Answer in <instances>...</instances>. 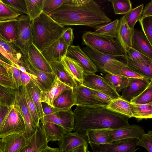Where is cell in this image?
Instances as JSON below:
<instances>
[{"mask_svg":"<svg viewBox=\"0 0 152 152\" xmlns=\"http://www.w3.org/2000/svg\"><path fill=\"white\" fill-rule=\"evenodd\" d=\"M16 100L15 89L0 86V105L12 107Z\"/></svg>","mask_w":152,"mask_h":152,"instance_id":"74e56055","label":"cell"},{"mask_svg":"<svg viewBox=\"0 0 152 152\" xmlns=\"http://www.w3.org/2000/svg\"><path fill=\"white\" fill-rule=\"evenodd\" d=\"M53 73L62 82L73 88L78 84L66 69L61 62H53L50 63Z\"/></svg>","mask_w":152,"mask_h":152,"instance_id":"f1b7e54d","label":"cell"},{"mask_svg":"<svg viewBox=\"0 0 152 152\" xmlns=\"http://www.w3.org/2000/svg\"><path fill=\"white\" fill-rule=\"evenodd\" d=\"M48 142L41 122L35 134L28 139L27 145L20 152H39L48 146Z\"/></svg>","mask_w":152,"mask_h":152,"instance_id":"ffe728a7","label":"cell"},{"mask_svg":"<svg viewBox=\"0 0 152 152\" xmlns=\"http://www.w3.org/2000/svg\"><path fill=\"white\" fill-rule=\"evenodd\" d=\"M132 104L134 118L138 121L152 118V102L146 104H136L132 103Z\"/></svg>","mask_w":152,"mask_h":152,"instance_id":"8d00e7d4","label":"cell"},{"mask_svg":"<svg viewBox=\"0 0 152 152\" xmlns=\"http://www.w3.org/2000/svg\"><path fill=\"white\" fill-rule=\"evenodd\" d=\"M105 107L111 110L122 114L129 118L134 117L132 103L129 101L121 98L114 99Z\"/></svg>","mask_w":152,"mask_h":152,"instance_id":"f546056e","label":"cell"},{"mask_svg":"<svg viewBox=\"0 0 152 152\" xmlns=\"http://www.w3.org/2000/svg\"><path fill=\"white\" fill-rule=\"evenodd\" d=\"M61 26H86L94 28L111 22L93 0H66L48 15Z\"/></svg>","mask_w":152,"mask_h":152,"instance_id":"6da1fadb","label":"cell"},{"mask_svg":"<svg viewBox=\"0 0 152 152\" xmlns=\"http://www.w3.org/2000/svg\"><path fill=\"white\" fill-rule=\"evenodd\" d=\"M150 81L145 78H128V84L121 91V97L130 101L141 93Z\"/></svg>","mask_w":152,"mask_h":152,"instance_id":"9a60e30c","label":"cell"},{"mask_svg":"<svg viewBox=\"0 0 152 152\" xmlns=\"http://www.w3.org/2000/svg\"><path fill=\"white\" fill-rule=\"evenodd\" d=\"M74 113V132L86 136L90 130L114 129L130 125L129 117L105 106H77Z\"/></svg>","mask_w":152,"mask_h":152,"instance_id":"7a4b0ae2","label":"cell"},{"mask_svg":"<svg viewBox=\"0 0 152 152\" xmlns=\"http://www.w3.org/2000/svg\"><path fill=\"white\" fill-rule=\"evenodd\" d=\"M104 72L105 74L110 73L127 78H146L133 70L119 59H114L110 62L104 67Z\"/></svg>","mask_w":152,"mask_h":152,"instance_id":"ac0fdd59","label":"cell"},{"mask_svg":"<svg viewBox=\"0 0 152 152\" xmlns=\"http://www.w3.org/2000/svg\"><path fill=\"white\" fill-rule=\"evenodd\" d=\"M72 88L61 81L56 77L49 89L46 91H41L40 98L41 102L47 103L53 107L54 100L65 91Z\"/></svg>","mask_w":152,"mask_h":152,"instance_id":"603a6c76","label":"cell"},{"mask_svg":"<svg viewBox=\"0 0 152 152\" xmlns=\"http://www.w3.org/2000/svg\"><path fill=\"white\" fill-rule=\"evenodd\" d=\"M41 123L48 142L59 141L67 132L63 127L55 124L49 122Z\"/></svg>","mask_w":152,"mask_h":152,"instance_id":"4dcf8cb0","label":"cell"},{"mask_svg":"<svg viewBox=\"0 0 152 152\" xmlns=\"http://www.w3.org/2000/svg\"><path fill=\"white\" fill-rule=\"evenodd\" d=\"M152 16V0L147 4L143 9L142 17Z\"/></svg>","mask_w":152,"mask_h":152,"instance_id":"6f0895ef","label":"cell"},{"mask_svg":"<svg viewBox=\"0 0 152 152\" xmlns=\"http://www.w3.org/2000/svg\"><path fill=\"white\" fill-rule=\"evenodd\" d=\"M139 21L142 31L152 47V16L142 17Z\"/></svg>","mask_w":152,"mask_h":152,"instance_id":"bcb514c9","label":"cell"},{"mask_svg":"<svg viewBox=\"0 0 152 152\" xmlns=\"http://www.w3.org/2000/svg\"><path fill=\"white\" fill-rule=\"evenodd\" d=\"M116 39L118 41L125 53L132 47L133 30L128 26L124 15L119 19Z\"/></svg>","mask_w":152,"mask_h":152,"instance_id":"44dd1931","label":"cell"},{"mask_svg":"<svg viewBox=\"0 0 152 152\" xmlns=\"http://www.w3.org/2000/svg\"><path fill=\"white\" fill-rule=\"evenodd\" d=\"M125 63L133 70L150 80H152V60H134L124 56Z\"/></svg>","mask_w":152,"mask_h":152,"instance_id":"83f0119b","label":"cell"},{"mask_svg":"<svg viewBox=\"0 0 152 152\" xmlns=\"http://www.w3.org/2000/svg\"><path fill=\"white\" fill-rule=\"evenodd\" d=\"M115 14H124L129 12L132 8V4L129 0H110Z\"/></svg>","mask_w":152,"mask_h":152,"instance_id":"ee69618b","label":"cell"},{"mask_svg":"<svg viewBox=\"0 0 152 152\" xmlns=\"http://www.w3.org/2000/svg\"><path fill=\"white\" fill-rule=\"evenodd\" d=\"M119 20L117 19L113 21L102 25L94 31L96 34L104 37L116 38Z\"/></svg>","mask_w":152,"mask_h":152,"instance_id":"e575fe53","label":"cell"},{"mask_svg":"<svg viewBox=\"0 0 152 152\" xmlns=\"http://www.w3.org/2000/svg\"><path fill=\"white\" fill-rule=\"evenodd\" d=\"M83 43L91 49L103 54L122 57L125 52L116 39L108 37L90 31L84 32Z\"/></svg>","mask_w":152,"mask_h":152,"instance_id":"277c9868","label":"cell"},{"mask_svg":"<svg viewBox=\"0 0 152 152\" xmlns=\"http://www.w3.org/2000/svg\"><path fill=\"white\" fill-rule=\"evenodd\" d=\"M32 28L33 21L28 15H22L18 24L16 37L13 43L22 55L27 58L29 47L32 43Z\"/></svg>","mask_w":152,"mask_h":152,"instance_id":"5b68a950","label":"cell"},{"mask_svg":"<svg viewBox=\"0 0 152 152\" xmlns=\"http://www.w3.org/2000/svg\"><path fill=\"white\" fill-rule=\"evenodd\" d=\"M15 104L18 106L24 120L26 130L23 135L26 139H28L35 134L38 127H37L34 123L24 96L23 86L15 89Z\"/></svg>","mask_w":152,"mask_h":152,"instance_id":"9c48e42d","label":"cell"},{"mask_svg":"<svg viewBox=\"0 0 152 152\" xmlns=\"http://www.w3.org/2000/svg\"><path fill=\"white\" fill-rule=\"evenodd\" d=\"M75 100V105L84 106H105L92 94L90 88L83 85L73 88Z\"/></svg>","mask_w":152,"mask_h":152,"instance_id":"4fadbf2b","label":"cell"},{"mask_svg":"<svg viewBox=\"0 0 152 152\" xmlns=\"http://www.w3.org/2000/svg\"><path fill=\"white\" fill-rule=\"evenodd\" d=\"M0 138V152H20L28 142L22 133L10 134Z\"/></svg>","mask_w":152,"mask_h":152,"instance_id":"2e32d148","label":"cell"},{"mask_svg":"<svg viewBox=\"0 0 152 152\" xmlns=\"http://www.w3.org/2000/svg\"><path fill=\"white\" fill-rule=\"evenodd\" d=\"M139 141V139L132 138L113 141L107 144H89L95 152H135L139 149L136 148Z\"/></svg>","mask_w":152,"mask_h":152,"instance_id":"ba28073f","label":"cell"},{"mask_svg":"<svg viewBox=\"0 0 152 152\" xmlns=\"http://www.w3.org/2000/svg\"><path fill=\"white\" fill-rule=\"evenodd\" d=\"M82 50L88 56L97 68V70L104 73L105 66L112 60L122 57L109 55L94 51L86 46Z\"/></svg>","mask_w":152,"mask_h":152,"instance_id":"d4e9b609","label":"cell"},{"mask_svg":"<svg viewBox=\"0 0 152 152\" xmlns=\"http://www.w3.org/2000/svg\"><path fill=\"white\" fill-rule=\"evenodd\" d=\"M104 78L119 93L127 85L128 78L107 73Z\"/></svg>","mask_w":152,"mask_h":152,"instance_id":"ab89813d","label":"cell"},{"mask_svg":"<svg viewBox=\"0 0 152 152\" xmlns=\"http://www.w3.org/2000/svg\"><path fill=\"white\" fill-rule=\"evenodd\" d=\"M86 136L71 132H67L58 141L59 152H69L83 145H88Z\"/></svg>","mask_w":152,"mask_h":152,"instance_id":"d6986e66","label":"cell"},{"mask_svg":"<svg viewBox=\"0 0 152 152\" xmlns=\"http://www.w3.org/2000/svg\"><path fill=\"white\" fill-rule=\"evenodd\" d=\"M147 134L149 135L152 138V130H148Z\"/></svg>","mask_w":152,"mask_h":152,"instance_id":"03108f58","label":"cell"},{"mask_svg":"<svg viewBox=\"0 0 152 152\" xmlns=\"http://www.w3.org/2000/svg\"><path fill=\"white\" fill-rule=\"evenodd\" d=\"M66 56L76 61L82 67L85 74H95L98 70L92 61L79 45L69 46Z\"/></svg>","mask_w":152,"mask_h":152,"instance_id":"7c38bea8","label":"cell"},{"mask_svg":"<svg viewBox=\"0 0 152 152\" xmlns=\"http://www.w3.org/2000/svg\"><path fill=\"white\" fill-rule=\"evenodd\" d=\"M75 105V100L73 88L66 90L54 100L53 107L57 111H66L71 109Z\"/></svg>","mask_w":152,"mask_h":152,"instance_id":"4316f807","label":"cell"},{"mask_svg":"<svg viewBox=\"0 0 152 152\" xmlns=\"http://www.w3.org/2000/svg\"><path fill=\"white\" fill-rule=\"evenodd\" d=\"M88 145H83L73 149L69 152H88Z\"/></svg>","mask_w":152,"mask_h":152,"instance_id":"94428289","label":"cell"},{"mask_svg":"<svg viewBox=\"0 0 152 152\" xmlns=\"http://www.w3.org/2000/svg\"><path fill=\"white\" fill-rule=\"evenodd\" d=\"M86 135L89 143L97 144L110 143L107 129H98L88 131Z\"/></svg>","mask_w":152,"mask_h":152,"instance_id":"836d02e7","label":"cell"},{"mask_svg":"<svg viewBox=\"0 0 152 152\" xmlns=\"http://www.w3.org/2000/svg\"><path fill=\"white\" fill-rule=\"evenodd\" d=\"M0 64L2 65L6 69L7 72L9 70L12 66V64L7 63L0 60Z\"/></svg>","mask_w":152,"mask_h":152,"instance_id":"be15d7a7","label":"cell"},{"mask_svg":"<svg viewBox=\"0 0 152 152\" xmlns=\"http://www.w3.org/2000/svg\"><path fill=\"white\" fill-rule=\"evenodd\" d=\"M61 62L78 85H83L84 72L81 66L75 60L66 56Z\"/></svg>","mask_w":152,"mask_h":152,"instance_id":"1f68e13d","label":"cell"},{"mask_svg":"<svg viewBox=\"0 0 152 152\" xmlns=\"http://www.w3.org/2000/svg\"><path fill=\"white\" fill-rule=\"evenodd\" d=\"M130 102L136 104H146L152 102V80L147 87L139 95L130 100Z\"/></svg>","mask_w":152,"mask_h":152,"instance_id":"f6af8a7d","label":"cell"},{"mask_svg":"<svg viewBox=\"0 0 152 152\" xmlns=\"http://www.w3.org/2000/svg\"><path fill=\"white\" fill-rule=\"evenodd\" d=\"M66 28L43 12L33 21L32 43L42 52L61 37Z\"/></svg>","mask_w":152,"mask_h":152,"instance_id":"3957f363","label":"cell"},{"mask_svg":"<svg viewBox=\"0 0 152 152\" xmlns=\"http://www.w3.org/2000/svg\"><path fill=\"white\" fill-rule=\"evenodd\" d=\"M23 88L24 96L34 123L35 125L38 127L39 125L40 119L36 107L29 92L27 89L26 86H23Z\"/></svg>","mask_w":152,"mask_h":152,"instance_id":"7bdbcfd3","label":"cell"},{"mask_svg":"<svg viewBox=\"0 0 152 152\" xmlns=\"http://www.w3.org/2000/svg\"><path fill=\"white\" fill-rule=\"evenodd\" d=\"M83 85L106 94L113 99L121 97V95L104 77L95 74H86L84 73Z\"/></svg>","mask_w":152,"mask_h":152,"instance_id":"30bf717a","label":"cell"},{"mask_svg":"<svg viewBox=\"0 0 152 152\" xmlns=\"http://www.w3.org/2000/svg\"><path fill=\"white\" fill-rule=\"evenodd\" d=\"M1 1L23 14L28 15V13L25 0H1Z\"/></svg>","mask_w":152,"mask_h":152,"instance_id":"c3c4849f","label":"cell"},{"mask_svg":"<svg viewBox=\"0 0 152 152\" xmlns=\"http://www.w3.org/2000/svg\"><path fill=\"white\" fill-rule=\"evenodd\" d=\"M9 77L15 89L23 86L20 77V70L16 65L12 63V66L8 72Z\"/></svg>","mask_w":152,"mask_h":152,"instance_id":"7dc6e473","label":"cell"},{"mask_svg":"<svg viewBox=\"0 0 152 152\" xmlns=\"http://www.w3.org/2000/svg\"><path fill=\"white\" fill-rule=\"evenodd\" d=\"M109 140L111 142L113 141L129 138L140 139L145 132L140 126L135 124L129 125L123 128L114 129H107Z\"/></svg>","mask_w":152,"mask_h":152,"instance_id":"e0dca14e","label":"cell"},{"mask_svg":"<svg viewBox=\"0 0 152 152\" xmlns=\"http://www.w3.org/2000/svg\"><path fill=\"white\" fill-rule=\"evenodd\" d=\"M25 130L24 120L18 106L15 104L0 124V137L13 134H24Z\"/></svg>","mask_w":152,"mask_h":152,"instance_id":"8992f818","label":"cell"},{"mask_svg":"<svg viewBox=\"0 0 152 152\" xmlns=\"http://www.w3.org/2000/svg\"><path fill=\"white\" fill-rule=\"evenodd\" d=\"M0 46L4 50L1 54L12 63L20 65V59L23 56L16 48L13 42H9L0 38Z\"/></svg>","mask_w":152,"mask_h":152,"instance_id":"d6a6232c","label":"cell"},{"mask_svg":"<svg viewBox=\"0 0 152 152\" xmlns=\"http://www.w3.org/2000/svg\"><path fill=\"white\" fill-rule=\"evenodd\" d=\"M21 16L16 19L0 21V38L9 42H14Z\"/></svg>","mask_w":152,"mask_h":152,"instance_id":"484cf974","label":"cell"},{"mask_svg":"<svg viewBox=\"0 0 152 152\" xmlns=\"http://www.w3.org/2000/svg\"><path fill=\"white\" fill-rule=\"evenodd\" d=\"M143 4L132 9L129 12L124 15L126 23L129 27L133 30L136 23L142 18L143 9Z\"/></svg>","mask_w":152,"mask_h":152,"instance_id":"b9f144b4","label":"cell"},{"mask_svg":"<svg viewBox=\"0 0 152 152\" xmlns=\"http://www.w3.org/2000/svg\"><path fill=\"white\" fill-rule=\"evenodd\" d=\"M28 60L36 68L49 73L53 72L50 65L41 51L32 43L28 52Z\"/></svg>","mask_w":152,"mask_h":152,"instance_id":"7402d4cb","label":"cell"},{"mask_svg":"<svg viewBox=\"0 0 152 152\" xmlns=\"http://www.w3.org/2000/svg\"><path fill=\"white\" fill-rule=\"evenodd\" d=\"M22 15L0 0V21L16 19Z\"/></svg>","mask_w":152,"mask_h":152,"instance_id":"60d3db41","label":"cell"},{"mask_svg":"<svg viewBox=\"0 0 152 152\" xmlns=\"http://www.w3.org/2000/svg\"><path fill=\"white\" fill-rule=\"evenodd\" d=\"M75 115L71 109L68 111H57L53 114L44 115L40 119L42 123L49 122L58 125L67 132H71L74 128Z\"/></svg>","mask_w":152,"mask_h":152,"instance_id":"8fae6325","label":"cell"},{"mask_svg":"<svg viewBox=\"0 0 152 152\" xmlns=\"http://www.w3.org/2000/svg\"><path fill=\"white\" fill-rule=\"evenodd\" d=\"M42 104L44 115L51 114L57 112L54 107L47 103L42 102Z\"/></svg>","mask_w":152,"mask_h":152,"instance_id":"9f6ffc18","label":"cell"},{"mask_svg":"<svg viewBox=\"0 0 152 152\" xmlns=\"http://www.w3.org/2000/svg\"><path fill=\"white\" fill-rule=\"evenodd\" d=\"M61 37L68 45L69 46L72 45L74 39L73 29L70 27L67 28Z\"/></svg>","mask_w":152,"mask_h":152,"instance_id":"db71d44e","label":"cell"},{"mask_svg":"<svg viewBox=\"0 0 152 152\" xmlns=\"http://www.w3.org/2000/svg\"><path fill=\"white\" fill-rule=\"evenodd\" d=\"M132 47L152 60V47L142 31L134 29Z\"/></svg>","mask_w":152,"mask_h":152,"instance_id":"cb8c5ba5","label":"cell"},{"mask_svg":"<svg viewBox=\"0 0 152 152\" xmlns=\"http://www.w3.org/2000/svg\"><path fill=\"white\" fill-rule=\"evenodd\" d=\"M124 56L136 61H148L152 60L132 47L125 53Z\"/></svg>","mask_w":152,"mask_h":152,"instance_id":"f907efd6","label":"cell"},{"mask_svg":"<svg viewBox=\"0 0 152 152\" xmlns=\"http://www.w3.org/2000/svg\"><path fill=\"white\" fill-rule=\"evenodd\" d=\"M138 146L144 148L148 152H152V138L147 133L143 134L139 139Z\"/></svg>","mask_w":152,"mask_h":152,"instance_id":"816d5d0a","label":"cell"},{"mask_svg":"<svg viewBox=\"0 0 152 152\" xmlns=\"http://www.w3.org/2000/svg\"><path fill=\"white\" fill-rule=\"evenodd\" d=\"M20 77L23 86H26L31 81L29 75L20 71Z\"/></svg>","mask_w":152,"mask_h":152,"instance_id":"91938a15","label":"cell"},{"mask_svg":"<svg viewBox=\"0 0 152 152\" xmlns=\"http://www.w3.org/2000/svg\"><path fill=\"white\" fill-rule=\"evenodd\" d=\"M93 94L99 101L108 105L113 100L107 95L99 91L91 89Z\"/></svg>","mask_w":152,"mask_h":152,"instance_id":"f5cc1de1","label":"cell"},{"mask_svg":"<svg viewBox=\"0 0 152 152\" xmlns=\"http://www.w3.org/2000/svg\"><path fill=\"white\" fill-rule=\"evenodd\" d=\"M69 46L61 37L41 52L49 63L60 62L66 56Z\"/></svg>","mask_w":152,"mask_h":152,"instance_id":"5bb4252c","label":"cell"},{"mask_svg":"<svg viewBox=\"0 0 152 152\" xmlns=\"http://www.w3.org/2000/svg\"><path fill=\"white\" fill-rule=\"evenodd\" d=\"M26 87L35 105L39 118L40 119L44 116L40 98L42 91L31 81L26 86Z\"/></svg>","mask_w":152,"mask_h":152,"instance_id":"d590c367","label":"cell"},{"mask_svg":"<svg viewBox=\"0 0 152 152\" xmlns=\"http://www.w3.org/2000/svg\"><path fill=\"white\" fill-rule=\"evenodd\" d=\"M66 0H45L43 12L49 15L64 3Z\"/></svg>","mask_w":152,"mask_h":152,"instance_id":"681fc988","label":"cell"},{"mask_svg":"<svg viewBox=\"0 0 152 152\" xmlns=\"http://www.w3.org/2000/svg\"><path fill=\"white\" fill-rule=\"evenodd\" d=\"M39 152H59L58 148H53L48 146Z\"/></svg>","mask_w":152,"mask_h":152,"instance_id":"6125c7cd","label":"cell"},{"mask_svg":"<svg viewBox=\"0 0 152 152\" xmlns=\"http://www.w3.org/2000/svg\"><path fill=\"white\" fill-rule=\"evenodd\" d=\"M0 106V124H1L3 121L12 107Z\"/></svg>","mask_w":152,"mask_h":152,"instance_id":"680465c9","label":"cell"},{"mask_svg":"<svg viewBox=\"0 0 152 152\" xmlns=\"http://www.w3.org/2000/svg\"><path fill=\"white\" fill-rule=\"evenodd\" d=\"M0 74L9 76L8 73L5 68L0 64Z\"/></svg>","mask_w":152,"mask_h":152,"instance_id":"e7e4bbea","label":"cell"},{"mask_svg":"<svg viewBox=\"0 0 152 152\" xmlns=\"http://www.w3.org/2000/svg\"><path fill=\"white\" fill-rule=\"evenodd\" d=\"M20 65L24 67L30 77L31 81L42 91L48 90L56 77L53 72L49 73L37 69L34 67L28 58L22 56Z\"/></svg>","mask_w":152,"mask_h":152,"instance_id":"52a82bcc","label":"cell"},{"mask_svg":"<svg viewBox=\"0 0 152 152\" xmlns=\"http://www.w3.org/2000/svg\"><path fill=\"white\" fill-rule=\"evenodd\" d=\"M44 0H25L28 15L31 20L33 21L43 12Z\"/></svg>","mask_w":152,"mask_h":152,"instance_id":"f35d334b","label":"cell"},{"mask_svg":"<svg viewBox=\"0 0 152 152\" xmlns=\"http://www.w3.org/2000/svg\"><path fill=\"white\" fill-rule=\"evenodd\" d=\"M0 85L15 89V87L9 76L0 74Z\"/></svg>","mask_w":152,"mask_h":152,"instance_id":"11a10c76","label":"cell"}]
</instances>
